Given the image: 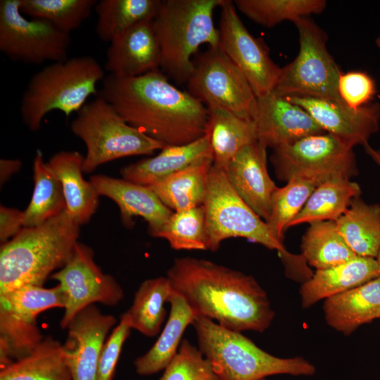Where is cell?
Instances as JSON below:
<instances>
[{"instance_id":"32","label":"cell","mask_w":380,"mask_h":380,"mask_svg":"<svg viewBox=\"0 0 380 380\" xmlns=\"http://www.w3.org/2000/svg\"><path fill=\"white\" fill-rule=\"evenodd\" d=\"M160 0H100L94 10L96 32L106 42H111L126 31L143 22L153 20Z\"/></svg>"},{"instance_id":"1","label":"cell","mask_w":380,"mask_h":380,"mask_svg":"<svg viewBox=\"0 0 380 380\" xmlns=\"http://www.w3.org/2000/svg\"><path fill=\"white\" fill-rule=\"evenodd\" d=\"M99 96L129 125L165 146L189 144L208 132V108L160 69L134 77L109 74Z\"/></svg>"},{"instance_id":"14","label":"cell","mask_w":380,"mask_h":380,"mask_svg":"<svg viewBox=\"0 0 380 380\" xmlns=\"http://www.w3.org/2000/svg\"><path fill=\"white\" fill-rule=\"evenodd\" d=\"M220 8V48L245 76L257 98L271 93L281 68L272 61L262 41L247 30L234 1L224 0Z\"/></svg>"},{"instance_id":"9","label":"cell","mask_w":380,"mask_h":380,"mask_svg":"<svg viewBox=\"0 0 380 380\" xmlns=\"http://www.w3.org/2000/svg\"><path fill=\"white\" fill-rule=\"evenodd\" d=\"M293 23L298 33V53L281 68L272 91L281 96H309L345 104L338 92L342 72L327 49L326 32L309 17Z\"/></svg>"},{"instance_id":"20","label":"cell","mask_w":380,"mask_h":380,"mask_svg":"<svg viewBox=\"0 0 380 380\" xmlns=\"http://www.w3.org/2000/svg\"><path fill=\"white\" fill-rule=\"evenodd\" d=\"M105 69L119 77H134L159 70L160 52L153 20L143 22L110 43Z\"/></svg>"},{"instance_id":"46","label":"cell","mask_w":380,"mask_h":380,"mask_svg":"<svg viewBox=\"0 0 380 380\" xmlns=\"http://www.w3.org/2000/svg\"><path fill=\"white\" fill-rule=\"evenodd\" d=\"M367 154L380 167V151L372 147L369 143L364 146Z\"/></svg>"},{"instance_id":"39","label":"cell","mask_w":380,"mask_h":380,"mask_svg":"<svg viewBox=\"0 0 380 380\" xmlns=\"http://www.w3.org/2000/svg\"><path fill=\"white\" fill-rule=\"evenodd\" d=\"M286 182L284 186L278 187L274 193L270 216L266 221L273 236L281 242L289 224L319 185L302 178H293Z\"/></svg>"},{"instance_id":"27","label":"cell","mask_w":380,"mask_h":380,"mask_svg":"<svg viewBox=\"0 0 380 380\" xmlns=\"http://www.w3.org/2000/svg\"><path fill=\"white\" fill-rule=\"evenodd\" d=\"M0 380H72L63 344L44 337L29 355L1 368Z\"/></svg>"},{"instance_id":"16","label":"cell","mask_w":380,"mask_h":380,"mask_svg":"<svg viewBox=\"0 0 380 380\" xmlns=\"http://www.w3.org/2000/svg\"><path fill=\"white\" fill-rule=\"evenodd\" d=\"M117 319L103 313L95 305L77 312L67 326L63 346L72 380H97L103 346Z\"/></svg>"},{"instance_id":"17","label":"cell","mask_w":380,"mask_h":380,"mask_svg":"<svg viewBox=\"0 0 380 380\" xmlns=\"http://www.w3.org/2000/svg\"><path fill=\"white\" fill-rule=\"evenodd\" d=\"M253 120L257 140L272 149L325 132L302 107L273 91L258 98Z\"/></svg>"},{"instance_id":"28","label":"cell","mask_w":380,"mask_h":380,"mask_svg":"<svg viewBox=\"0 0 380 380\" xmlns=\"http://www.w3.org/2000/svg\"><path fill=\"white\" fill-rule=\"evenodd\" d=\"M335 222L339 234L357 256L376 258L380 248L379 204H368L356 197Z\"/></svg>"},{"instance_id":"42","label":"cell","mask_w":380,"mask_h":380,"mask_svg":"<svg viewBox=\"0 0 380 380\" xmlns=\"http://www.w3.org/2000/svg\"><path fill=\"white\" fill-rule=\"evenodd\" d=\"M338 92L346 105L358 108L372 102L376 94V85L366 72L352 70L340 76Z\"/></svg>"},{"instance_id":"15","label":"cell","mask_w":380,"mask_h":380,"mask_svg":"<svg viewBox=\"0 0 380 380\" xmlns=\"http://www.w3.org/2000/svg\"><path fill=\"white\" fill-rule=\"evenodd\" d=\"M285 97L305 110L325 132L352 148L368 144L371 136L379 129V102L353 108L329 99L301 96Z\"/></svg>"},{"instance_id":"13","label":"cell","mask_w":380,"mask_h":380,"mask_svg":"<svg viewBox=\"0 0 380 380\" xmlns=\"http://www.w3.org/2000/svg\"><path fill=\"white\" fill-rule=\"evenodd\" d=\"M50 277L58 281L65 294V305L60 322L63 329L84 308L95 303L115 306L124 298L120 284L102 271L95 262L93 249L82 243H77L68 262Z\"/></svg>"},{"instance_id":"37","label":"cell","mask_w":380,"mask_h":380,"mask_svg":"<svg viewBox=\"0 0 380 380\" xmlns=\"http://www.w3.org/2000/svg\"><path fill=\"white\" fill-rule=\"evenodd\" d=\"M96 0H20V11L30 18L47 20L64 32H70L90 16Z\"/></svg>"},{"instance_id":"33","label":"cell","mask_w":380,"mask_h":380,"mask_svg":"<svg viewBox=\"0 0 380 380\" xmlns=\"http://www.w3.org/2000/svg\"><path fill=\"white\" fill-rule=\"evenodd\" d=\"M34 191L29 205L23 211L24 227H34L60 215L66 209L61 182L44 162L40 150L33 161Z\"/></svg>"},{"instance_id":"38","label":"cell","mask_w":380,"mask_h":380,"mask_svg":"<svg viewBox=\"0 0 380 380\" xmlns=\"http://www.w3.org/2000/svg\"><path fill=\"white\" fill-rule=\"evenodd\" d=\"M153 237L175 250H208L203 205L173 212Z\"/></svg>"},{"instance_id":"48","label":"cell","mask_w":380,"mask_h":380,"mask_svg":"<svg viewBox=\"0 0 380 380\" xmlns=\"http://www.w3.org/2000/svg\"><path fill=\"white\" fill-rule=\"evenodd\" d=\"M376 260L377 263H378V265H379V268H380V248H379L378 255H377V256H376Z\"/></svg>"},{"instance_id":"4","label":"cell","mask_w":380,"mask_h":380,"mask_svg":"<svg viewBox=\"0 0 380 380\" xmlns=\"http://www.w3.org/2000/svg\"><path fill=\"white\" fill-rule=\"evenodd\" d=\"M223 1L161 0L153 26L160 47V68L167 77L187 83L199 47L219 46L213 13Z\"/></svg>"},{"instance_id":"36","label":"cell","mask_w":380,"mask_h":380,"mask_svg":"<svg viewBox=\"0 0 380 380\" xmlns=\"http://www.w3.org/2000/svg\"><path fill=\"white\" fill-rule=\"evenodd\" d=\"M37 321L0 307V364L3 368L30 353L44 339Z\"/></svg>"},{"instance_id":"30","label":"cell","mask_w":380,"mask_h":380,"mask_svg":"<svg viewBox=\"0 0 380 380\" xmlns=\"http://www.w3.org/2000/svg\"><path fill=\"white\" fill-rule=\"evenodd\" d=\"M173 293L167 277L144 280L134 293L129 308L120 315L131 329L147 337L157 335L166 317L165 303Z\"/></svg>"},{"instance_id":"45","label":"cell","mask_w":380,"mask_h":380,"mask_svg":"<svg viewBox=\"0 0 380 380\" xmlns=\"http://www.w3.org/2000/svg\"><path fill=\"white\" fill-rule=\"evenodd\" d=\"M22 165L21 161L17 159H1L0 160V184H4L13 175L19 171Z\"/></svg>"},{"instance_id":"43","label":"cell","mask_w":380,"mask_h":380,"mask_svg":"<svg viewBox=\"0 0 380 380\" xmlns=\"http://www.w3.org/2000/svg\"><path fill=\"white\" fill-rule=\"evenodd\" d=\"M132 329L120 317V322L106 339L99 358L97 380H113L123 345Z\"/></svg>"},{"instance_id":"40","label":"cell","mask_w":380,"mask_h":380,"mask_svg":"<svg viewBox=\"0 0 380 380\" xmlns=\"http://www.w3.org/2000/svg\"><path fill=\"white\" fill-rule=\"evenodd\" d=\"M65 305V294L58 284L51 288L23 286L0 293L1 308L31 321H37L42 312L56 308H64Z\"/></svg>"},{"instance_id":"18","label":"cell","mask_w":380,"mask_h":380,"mask_svg":"<svg viewBox=\"0 0 380 380\" xmlns=\"http://www.w3.org/2000/svg\"><path fill=\"white\" fill-rule=\"evenodd\" d=\"M266 149L255 141L241 148L224 170L236 193L265 222L278 188L267 171Z\"/></svg>"},{"instance_id":"31","label":"cell","mask_w":380,"mask_h":380,"mask_svg":"<svg viewBox=\"0 0 380 380\" xmlns=\"http://www.w3.org/2000/svg\"><path fill=\"white\" fill-rule=\"evenodd\" d=\"M360 186L349 179L337 178L319 184L305 205L288 226L322 221H336L360 196Z\"/></svg>"},{"instance_id":"6","label":"cell","mask_w":380,"mask_h":380,"mask_svg":"<svg viewBox=\"0 0 380 380\" xmlns=\"http://www.w3.org/2000/svg\"><path fill=\"white\" fill-rule=\"evenodd\" d=\"M104 78V70L90 56L50 63L31 77L23 94L20 113L24 124L37 131L53 110L67 117L77 113Z\"/></svg>"},{"instance_id":"41","label":"cell","mask_w":380,"mask_h":380,"mask_svg":"<svg viewBox=\"0 0 380 380\" xmlns=\"http://www.w3.org/2000/svg\"><path fill=\"white\" fill-rule=\"evenodd\" d=\"M160 380H221L198 348L182 340Z\"/></svg>"},{"instance_id":"21","label":"cell","mask_w":380,"mask_h":380,"mask_svg":"<svg viewBox=\"0 0 380 380\" xmlns=\"http://www.w3.org/2000/svg\"><path fill=\"white\" fill-rule=\"evenodd\" d=\"M213 158L210 134L184 145L166 146L151 158L123 167V179L146 186L155 184L187 167Z\"/></svg>"},{"instance_id":"3","label":"cell","mask_w":380,"mask_h":380,"mask_svg":"<svg viewBox=\"0 0 380 380\" xmlns=\"http://www.w3.org/2000/svg\"><path fill=\"white\" fill-rule=\"evenodd\" d=\"M80 227L65 209L41 225L24 227L1 244L0 293L23 286H44L72 256Z\"/></svg>"},{"instance_id":"34","label":"cell","mask_w":380,"mask_h":380,"mask_svg":"<svg viewBox=\"0 0 380 380\" xmlns=\"http://www.w3.org/2000/svg\"><path fill=\"white\" fill-rule=\"evenodd\" d=\"M301 255L316 270L331 268L357 256L339 234L334 221L310 224L302 239Z\"/></svg>"},{"instance_id":"24","label":"cell","mask_w":380,"mask_h":380,"mask_svg":"<svg viewBox=\"0 0 380 380\" xmlns=\"http://www.w3.org/2000/svg\"><path fill=\"white\" fill-rule=\"evenodd\" d=\"M84 159L78 151H61L46 162L61 183L66 210L80 225L89 222L99 203L96 188L82 176Z\"/></svg>"},{"instance_id":"23","label":"cell","mask_w":380,"mask_h":380,"mask_svg":"<svg viewBox=\"0 0 380 380\" xmlns=\"http://www.w3.org/2000/svg\"><path fill=\"white\" fill-rule=\"evenodd\" d=\"M323 310L327 323L346 335L380 318V276L327 298Z\"/></svg>"},{"instance_id":"11","label":"cell","mask_w":380,"mask_h":380,"mask_svg":"<svg viewBox=\"0 0 380 380\" xmlns=\"http://www.w3.org/2000/svg\"><path fill=\"white\" fill-rule=\"evenodd\" d=\"M70 43V34L50 22L25 17L20 0L0 1V51L11 60L35 65L64 61Z\"/></svg>"},{"instance_id":"44","label":"cell","mask_w":380,"mask_h":380,"mask_svg":"<svg viewBox=\"0 0 380 380\" xmlns=\"http://www.w3.org/2000/svg\"><path fill=\"white\" fill-rule=\"evenodd\" d=\"M24 213L16 208L1 205L0 207V241H8L24 228Z\"/></svg>"},{"instance_id":"26","label":"cell","mask_w":380,"mask_h":380,"mask_svg":"<svg viewBox=\"0 0 380 380\" xmlns=\"http://www.w3.org/2000/svg\"><path fill=\"white\" fill-rule=\"evenodd\" d=\"M207 108L213 165L224 170L241 148L258 141L255 123L222 108Z\"/></svg>"},{"instance_id":"49","label":"cell","mask_w":380,"mask_h":380,"mask_svg":"<svg viewBox=\"0 0 380 380\" xmlns=\"http://www.w3.org/2000/svg\"><path fill=\"white\" fill-rule=\"evenodd\" d=\"M262 380H265V379H262Z\"/></svg>"},{"instance_id":"22","label":"cell","mask_w":380,"mask_h":380,"mask_svg":"<svg viewBox=\"0 0 380 380\" xmlns=\"http://www.w3.org/2000/svg\"><path fill=\"white\" fill-rule=\"evenodd\" d=\"M380 276L376 258L355 256L331 268L316 270L300 289L302 306L340 294Z\"/></svg>"},{"instance_id":"5","label":"cell","mask_w":380,"mask_h":380,"mask_svg":"<svg viewBox=\"0 0 380 380\" xmlns=\"http://www.w3.org/2000/svg\"><path fill=\"white\" fill-rule=\"evenodd\" d=\"M198 348L221 380H262L276 374L312 376L315 367L302 357L283 358L256 346L241 332L196 316Z\"/></svg>"},{"instance_id":"19","label":"cell","mask_w":380,"mask_h":380,"mask_svg":"<svg viewBox=\"0 0 380 380\" xmlns=\"http://www.w3.org/2000/svg\"><path fill=\"white\" fill-rule=\"evenodd\" d=\"M89 181L99 196L108 197L118 205L122 223L127 227H132L134 217H141L148 224L149 234L154 236L173 213L148 186L103 175H93Z\"/></svg>"},{"instance_id":"29","label":"cell","mask_w":380,"mask_h":380,"mask_svg":"<svg viewBox=\"0 0 380 380\" xmlns=\"http://www.w3.org/2000/svg\"><path fill=\"white\" fill-rule=\"evenodd\" d=\"M213 165V158L203 160L148 187L173 212L202 205Z\"/></svg>"},{"instance_id":"2","label":"cell","mask_w":380,"mask_h":380,"mask_svg":"<svg viewBox=\"0 0 380 380\" xmlns=\"http://www.w3.org/2000/svg\"><path fill=\"white\" fill-rule=\"evenodd\" d=\"M196 316L239 332H263L275 313L266 291L251 275L192 257L175 259L166 276Z\"/></svg>"},{"instance_id":"12","label":"cell","mask_w":380,"mask_h":380,"mask_svg":"<svg viewBox=\"0 0 380 380\" xmlns=\"http://www.w3.org/2000/svg\"><path fill=\"white\" fill-rule=\"evenodd\" d=\"M188 92L207 105L253 120L258 98L241 70L220 48L208 47L194 61Z\"/></svg>"},{"instance_id":"7","label":"cell","mask_w":380,"mask_h":380,"mask_svg":"<svg viewBox=\"0 0 380 380\" xmlns=\"http://www.w3.org/2000/svg\"><path fill=\"white\" fill-rule=\"evenodd\" d=\"M208 250L216 251L227 239L241 237L277 250L286 267L298 264L301 256L289 253L273 236L267 223L239 196L224 170L213 165L203 202Z\"/></svg>"},{"instance_id":"35","label":"cell","mask_w":380,"mask_h":380,"mask_svg":"<svg viewBox=\"0 0 380 380\" xmlns=\"http://www.w3.org/2000/svg\"><path fill=\"white\" fill-rule=\"evenodd\" d=\"M234 4L249 19L267 27L320 14L327 6L325 0H236Z\"/></svg>"},{"instance_id":"25","label":"cell","mask_w":380,"mask_h":380,"mask_svg":"<svg viewBox=\"0 0 380 380\" xmlns=\"http://www.w3.org/2000/svg\"><path fill=\"white\" fill-rule=\"evenodd\" d=\"M170 313L165 325L152 347L134 362L136 372L152 375L164 370L177 353L182 336L196 315L186 301L173 291L169 302Z\"/></svg>"},{"instance_id":"8","label":"cell","mask_w":380,"mask_h":380,"mask_svg":"<svg viewBox=\"0 0 380 380\" xmlns=\"http://www.w3.org/2000/svg\"><path fill=\"white\" fill-rule=\"evenodd\" d=\"M70 129L85 144L87 152L82 167L85 173L118 158L152 155L165 147L129 125L99 96L80 109Z\"/></svg>"},{"instance_id":"47","label":"cell","mask_w":380,"mask_h":380,"mask_svg":"<svg viewBox=\"0 0 380 380\" xmlns=\"http://www.w3.org/2000/svg\"><path fill=\"white\" fill-rule=\"evenodd\" d=\"M375 43H376V46L380 49V36H379V37L376 39Z\"/></svg>"},{"instance_id":"10","label":"cell","mask_w":380,"mask_h":380,"mask_svg":"<svg viewBox=\"0 0 380 380\" xmlns=\"http://www.w3.org/2000/svg\"><path fill=\"white\" fill-rule=\"evenodd\" d=\"M346 143L327 132L273 149L271 161L279 179L302 178L320 184L357 172L355 156Z\"/></svg>"}]
</instances>
